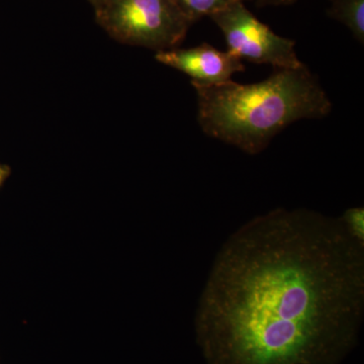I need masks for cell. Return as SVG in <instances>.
I'll return each instance as SVG.
<instances>
[{"instance_id":"11","label":"cell","mask_w":364,"mask_h":364,"mask_svg":"<svg viewBox=\"0 0 364 364\" xmlns=\"http://www.w3.org/2000/svg\"><path fill=\"white\" fill-rule=\"evenodd\" d=\"M90 2L91 6H95L100 1V0H88Z\"/></svg>"},{"instance_id":"5","label":"cell","mask_w":364,"mask_h":364,"mask_svg":"<svg viewBox=\"0 0 364 364\" xmlns=\"http://www.w3.org/2000/svg\"><path fill=\"white\" fill-rule=\"evenodd\" d=\"M155 59L188 75L193 85H223L231 81L235 73L245 70L238 57L229 51H220L208 43L188 49L177 47L156 52Z\"/></svg>"},{"instance_id":"2","label":"cell","mask_w":364,"mask_h":364,"mask_svg":"<svg viewBox=\"0 0 364 364\" xmlns=\"http://www.w3.org/2000/svg\"><path fill=\"white\" fill-rule=\"evenodd\" d=\"M198 97V121L205 135L259 154L277 134L301 119H318L332 102L317 76L303 64L274 69L261 82L193 85Z\"/></svg>"},{"instance_id":"3","label":"cell","mask_w":364,"mask_h":364,"mask_svg":"<svg viewBox=\"0 0 364 364\" xmlns=\"http://www.w3.org/2000/svg\"><path fill=\"white\" fill-rule=\"evenodd\" d=\"M93 9L117 42L156 52L178 47L193 26L173 0H100Z\"/></svg>"},{"instance_id":"9","label":"cell","mask_w":364,"mask_h":364,"mask_svg":"<svg viewBox=\"0 0 364 364\" xmlns=\"http://www.w3.org/2000/svg\"><path fill=\"white\" fill-rule=\"evenodd\" d=\"M259 6H289V4H294L296 0H255Z\"/></svg>"},{"instance_id":"6","label":"cell","mask_w":364,"mask_h":364,"mask_svg":"<svg viewBox=\"0 0 364 364\" xmlns=\"http://www.w3.org/2000/svg\"><path fill=\"white\" fill-rule=\"evenodd\" d=\"M328 14L343 23L355 40L364 43V0H329Z\"/></svg>"},{"instance_id":"10","label":"cell","mask_w":364,"mask_h":364,"mask_svg":"<svg viewBox=\"0 0 364 364\" xmlns=\"http://www.w3.org/2000/svg\"><path fill=\"white\" fill-rule=\"evenodd\" d=\"M9 173H11V170H9V167L0 164V186H1L2 184H4V182L6 181Z\"/></svg>"},{"instance_id":"1","label":"cell","mask_w":364,"mask_h":364,"mask_svg":"<svg viewBox=\"0 0 364 364\" xmlns=\"http://www.w3.org/2000/svg\"><path fill=\"white\" fill-rule=\"evenodd\" d=\"M364 314V245L339 218L275 208L215 256L196 314L207 364H340Z\"/></svg>"},{"instance_id":"4","label":"cell","mask_w":364,"mask_h":364,"mask_svg":"<svg viewBox=\"0 0 364 364\" xmlns=\"http://www.w3.org/2000/svg\"><path fill=\"white\" fill-rule=\"evenodd\" d=\"M219 26L230 53L241 60L267 64L273 69L298 68L303 65L296 52V42L277 35L237 1L210 16Z\"/></svg>"},{"instance_id":"7","label":"cell","mask_w":364,"mask_h":364,"mask_svg":"<svg viewBox=\"0 0 364 364\" xmlns=\"http://www.w3.org/2000/svg\"><path fill=\"white\" fill-rule=\"evenodd\" d=\"M191 25L205 16H212L237 1L246 0H173Z\"/></svg>"},{"instance_id":"8","label":"cell","mask_w":364,"mask_h":364,"mask_svg":"<svg viewBox=\"0 0 364 364\" xmlns=\"http://www.w3.org/2000/svg\"><path fill=\"white\" fill-rule=\"evenodd\" d=\"M339 219L349 236L364 245V208H347Z\"/></svg>"}]
</instances>
